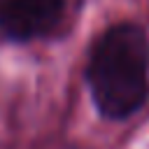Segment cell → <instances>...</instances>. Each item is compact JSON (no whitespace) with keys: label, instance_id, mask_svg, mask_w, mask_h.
<instances>
[{"label":"cell","instance_id":"6da1fadb","mask_svg":"<svg viewBox=\"0 0 149 149\" xmlns=\"http://www.w3.org/2000/svg\"><path fill=\"white\" fill-rule=\"evenodd\" d=\"M88 88L107 119L133 116L149 98V40L133 23L107 28L88 58Z\"/></svg>","mask_w":149,"mask_h":149},{"label":"cell","instance_id":"7a4b0ae2","mask_svg":"<svg viewBox=\"0 0 149 149\" xmlns=\"http://www.w3.org/2000/svg\"><path fill=\"white\" fill-rule=\"evenodd\" d=\"M70 14V0H0V30L14 42L54 35Z\"/></svg>","mask_w":149,"mask_h":149}]
</instances>
